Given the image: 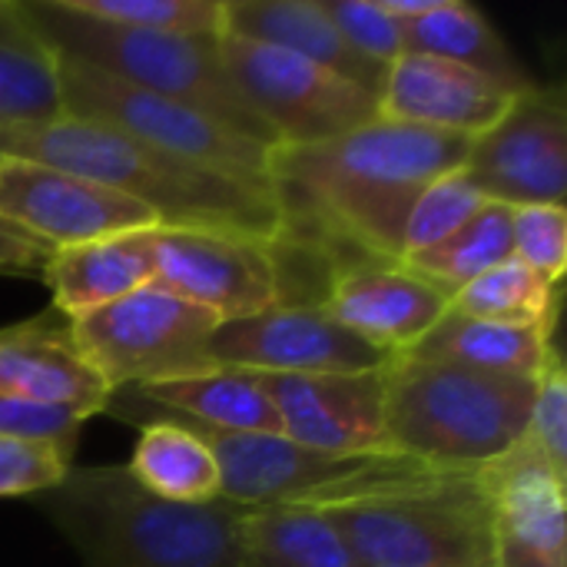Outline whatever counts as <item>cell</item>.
Listing matches in <instances>:
<instances>
[{"mask_svg": "<svg viewBox=\"0 0 567 567\" xmlns=\"http://www.w3.org/2000/svg\"><path fill=\"white\" fill-rule=\"evenodd\" d=\"M239 567H355L322 508H249L239 525Z\"/></svg>", "mask_w": 567, "mask_h": 567, "instance_id": "cell-26", "label": "cell"}, {"mask_svg": "<svg viewBox=\"0 0 567 567\" xmlns=\"http://www.w3.org/2000/svg\"><path fill=\"white\" fill-rule=\"evenodd\" d=\"M555 342V329L505 326L449 309L442 322L405 355L419 362H449L478 372L535 379Z\"/></svg>", "mask_w": 567, "mask_h": 567, "instance_id": "cell-24", "label": "cell"}, {"mask_svg": "<svg viewBox=\"0 0 567 567\" xmlns=\"http://www.w3.org/2000/svg\"><path fill=\"white\" fill-rule=\"evenodd\" d=\"M209 359L216 369L262 375L375 372L392 362L389 352L342 329L322 302H282L246 319L219 322Z\"/></svg>", "mask_w": 567, "mask_h": 567, "instance_id": "cell-13", "label": "cell"}, {"mask_svg": "<svg viewBox=\"0 0 567 567\" xmlns=\"http://www.w3.org/2000/svg\"><path fill=\"white\" fill-rule=\"evenodd\" d=\"M113 389L90 365L70 332V319L47 312L0 329V399L93 419Z\"/></svg>", "mask_w": 567, "mask_h": 567, "instance_id": "cell-18", "label": "cell"}, {"mask_svg": "<svg viewBox=\"0 0 567 567\" xmlns=\"http://www.w3.org/2000/svg\"><path fill=\"white\" fill-rule=\"evenodd\" d=\"M86 567H239L246 505H173L126 465L70 468L60 485L33 495Z\"/></svg>", "mask_w": 567, "mask_h": 567, "instance_id": "cell-3", "label": "cell"}, {"mask_svg": "<svg viewBox=\"0 0 567 567\" xmlns=\"http://www.w3.org/2000/svg\"><path fill=\"white\" fill-rule=\"evenodd\" d=\"M50 256H53V246H47L43 239L0 219V276L40 279Z\"/></svg>", "mask_w": 567, "mask_h": 567, "instance_id": "cell-37", "label": "cell"}, {"mask_svg": "<svg viewBox=\"0 0 567 567\" xmlns=\"http://www.w3.org/2000/svg\"><path fill=\"white\" fill-rule=\"evenodd\" d=\"M219 319L159 282L90 312L70 319L73 342L116 389H146L176 379H193L213 372L209 342Z\"/></svg>", "mask_w": 567, "mask_h": 567, "instance_id": "cell-8", "label": "cell"}, {"mask_svg": "<svg viewBox=\"0 0 567 567\" xmlns=\"http://www.w3.org/2000/svg\"><path fill=\"white\" fill-rule=\"evenodd\" d=\"M156 229H133L53 249L40 272V282L53 299L50 309L63 319H80L153 282Z\"/></svg>", "mask_w": 567, "mask_h": 567, "instance_id": "cell-21", "label": "cell"}, {"mask_svg": "<svg viewBox=\"0 0 567 567\" xmlns=\"http://www.w3.org/2000/svg\"><path fill=\"white\" fill-rule=\"evenodd\" d=\"M219 53L239 93L272 130L276 146L326 143L379 116L375 96L289 50L223 33Z\"/></svg>", "mask_w": 567, "mask_h": 567, "instance_id": "cell-10", "label": "cell"}, {"mask_svg": "<svg viewBox=\"0 0 567 567\" xmlns=\"http://www.w3.org/2000/svg\"><path fill=\"white\" fill-rule=\"evenodd\" d=\"M83 17L199 40H223L226 33V0H66Z\"/></svg>", "mask_w": 567, "mask_h": 567, "instance_id": "cell-30", "label": "cell"}, {"mask_svg": "<svg viewBox=\"0 0 567 567\" xmlns=\"http://www.w3.org/2000/svg\"><path fill=\"white\" fill-rule=\"evenodd\" d=\"M472 140L375 116L309 146H272L269 183L282 236L326 256L365 252L402 262L405 223L422 189L465 163Z\"/></svg>", "mask_w": 567, "mask_h": 567, "instance_id": "cell-1", "label": "cell"}, {"mask_svg": "<svg viewBox=\"0 0 567 567\" xmlns=\"http://www.w3.org/2000/svg\"><path fill=\"white\" fill-rule=\"evenodd\" d=\"M0 156L96 179L146 206L159 226L233 229L269 243L282 236V213L272 193L153 150L103 123L56 116L40 126L0 130Z\"/></svg>", "mask_w": 567, "mask_h": 567, "instance_id": "cell-2", "label": "cell"}, {"mask_svg": "<svg viewBox=\"0 0 567 567\" xmlns=\"http://www.w3.org/2000/svg\"><path fill=\"white\" fill-rule=\"evenodd\" d=\"M512 256L538 272L545 282L561 286L567 269V209L561 203L515 206L512 209Z\"/></svg>", "mask_w": 567, "mask_h": 567, "instance_id": "cell-33", "label": "cell"}, {"mask_svg": "<svg viewBox=\"0 0 567 567\" xmlns=\"http://www.w3.org/2000/svg\"><path fill=\"white\" fill-rule=\"evenodd\" d=\"M402 40L405 53L452 60L515 90L535 83L528 70L518 63V56L508 50L502 33L492 27V20L465 0H439L429 17L402 27Z\"/></svg>", "mask_w": 567, "mask_h": 567, "instance_id": "cell-25", "label": "cell"}, {"mask_svg": "<svg viewBox=\"0 0 567 567\" xmlns=\"http://www.w3.org/2000/svg\"><path fill=\"white\" fill-rule=\"evenodd\" d=\"M0 219L53 249L159 226L146 206L96 179L17 156H0Z\"/></svg>", "mask_w": 567, "mask_h": 567, "instance_id": "cell-14", "label": "cell"}, {"mask_svg": "<svg viewBox=\"0 0 567 567\" xmlns=\"http://www.w3.org/2000/svg\"><path fill=\"white\" fill-rule=\"evenodd\" d=\"M249 375L272 402L282 439L326 455L392 452L382 422L385 369L326 375Z\"/></svg>", "mask_w": 567, "mask_h": 567, "instance_id": "cell-16", "label": "cell"}, {"mask_svg": "<svg viewBox=\"0 0 567 567\" xmlns=\"http://www.w3.org/2000/svg\"><path fill=\"white\" fill-rule=\"evenodd\" d=\"M103 412L140 429L126 465L140 488L173 505H209L223 498L219 465L206 442L159 405L140 399L133 389H116Z\"/></svg>", "mask_w": 567, "mask_h": 567, "instance_id": "cell-20", "label": "cell"}, {"mask_svg": "<svg viewBox=\"0 0 567 567\" xmlns=\"http://www.w3.org/2000/svg\"><path fill=\"white\" fill-rule=\"evenodd\" d=\"M322 309L352 336L399 359L442 322L452 296L405 262L342 252L329 259Z\"/></svg>", "mask_w": 567, "mask_h": 567, "instance_id": "cell-15", "label": "cell"}, {"mask_svg": "<svg viewBox=\"0 0 567 567\" xmlns=\"http://www.w3.org/2000/svg\"><path fill=\"white\" fill-rule=\"evenodd\" d=\"M226 33L306 56L369 96H382L389 66L352 50L322 0H226Z\"/></svg>", "mask_w": 567, "mask_h": 567, "instance_id": "cell-22", "label": "cell"}, {"mask_svg": "<svg viewBox=\"0 0 567 567\" xmlns=\"http://www.w3.org/2000/svg\"><path fill=\"white\" fill-rule=\"evenodd\" d=\"M73 468V455L50 442L0 435V498L40 495L63 482Z\"/></svg>", "mask_w": 567, "mask_h": 567, "instance_id": "cell-34", "label": "cell"}, {"mask_svg": "<svg viewBox=\"0 0 567 567\" xmlns=\"http://www.w3.org/2000/svg\"><path fill=\"white\" fill-rule=\"evenodd\" d=\"M63 116L60 56L33 27L23 0H0V130Z\"/></svg>", "mask_w": 567, "mask_h": 567, "instance_id": "cell-23", "label": "cell"}, {"mask_svg": "<svg viewBox=\"0 0 567 567\" xmlns=\"http://www.w3.org/2000/svg\"><path fill=\"white\" fill-rule=\"evenodd\" d=\"M488 203L542 206L567 196V96L561 83H532L472 140L462 163Z\"/></svg>", "mask_w": 567, "mask_h": 567, "instance_id": "cell-12", "label": "cell"}, {"mask_svg": "<svg viewBox=\"0 0 567 567\" xmlns=\"http://www.w3.org/2000/svg\"><path fill=\"white\" fill-rule=\"evenodd\" d=\"M153 282L213 312L219 322L286 302L279 239L269 243L233 229L159 226Z\"/></svg>", "mask_w": 567, "mask_h": 567, "instance_id": "cell-11", "label": "cell"}, {"mask_svg": "<svg viewBox=\"0 0 567 567\" xmlns=\"http://www.w3.org/2000/svg\"><path fill=\"white\" fill-rule=\"evenodd\" d=\"M322 512L355 567H495V508L478 468L432 472Z\"/></svg>", "mask_w": 567, "mask_h": 567, "instance_id": "cell-6", "label": "cell"}, {"mask_svg": "<svg viewBox=\"0 0 567 567\" xmlns=\"http://www.w3.org/2000/svg\"><path fill=\"white\" fill-rule=\"evenodd\" d=\"M525 439L538 449L545 465L567 482V372L558 342L548 349L538 375Z\"/></svg>", "mask_w": 567, "mask_h": 567, "instance_id": "cell-32", "label": "cell"}, {"mask_svg": "<svg viewBox=\"0 0 567 567\" xmlns=\"http://www.w3.org/2000/svg\"><path fill=\"white\" fill-rule=\"evenodd\" d=\"M23 10L60 60L186 103L213 116L216 123L249 136L252 143H262L269 150L276 146L272 130L229 76L219 40L103 23L76 13L73 7H66V0H23Z\"/></svg>", "mask_w": 567, "mask_h": 567, "instance_id": "cell-5", "label": "cell"}, {"mask_svg": "<svg viewBox=\"0 0 567 567\" xmlns=\"http://www.w3.org/2000/svg\"><path fill=\"white\" fill-rule=\"evenodd\" d=\"M535 379L399 355L385 365L382 422L392 452L475 472L525 439Z\"/></svg>", "mask_w": 567, "mask_h": 567, "instance_id": "cell-4", "label": "cell"}, {"mask_svg": "<svg viewBox=\"0 0 567 567\" xmlns=\"http://www.w3.org/2000/svg\"><path fill=\"white\" fill-rule=\"evenodd\" d=\"M163 412L206 442V449L213 452V458L219 465L223 498L233 505H246V508H266V505L332 508V505L359 502L375 492L412 485L432 472H442V468H429L402 452L326 455V452L302 449L282 435L219 432V429L189 422L169 409H163Z\"/></svg>", "mask_w": 567, "mask_h": 567, "instance_id": "cell-7", "label": "cell"}, {"mask_svg": "<svg viewBox=\"0 0 567 567\" xmlns=\"http://www.w3.org/2000/svg\"><path fill=\"white\" fill-rule=\"evenodd\" d=\"M342 40L362 56L392 66L405 53L402 27L382 10L379 0H322Z\"/></svg>", "mask_w": 567, "mask_h": 567, "instance_id": "cell-35", "label": "cell"}, {"mask_svg": "<svg viewBox=\"0 0 567 567\" xmlns=\"http://www.w3.org/2000/svg\"><path fill=\"white\" fill-rule=\"evenodd\" d=\"M505 259H512V206L485 203L458 233L402 262L439 289H445L449 296H455L462 286H468Z\"/></svg>", "mask_w": 567, "mask_h": 567, "instance_id": "cell-29", "label": "cell"}, {"mask_svg": "<svg viewBox=\"0 0 567 567\" xmlns=\"http://www.w3.org/2000/svg\"><path fill=\"white\" fill-rule=\"evenodd\" d=\"M495 508V567H567L565 485L522 439L478 468Z\"/></svg>", "mask_w": 567, "mask_h": 567, "instance_id": "cell-17", "label": "cell"}, {"mask_svg": "<svg viewBox=\"0 0 567 567\" xmlns=\"http://www.w3.org/2000/svg\"><path fill=\"white\" fill-rule=\"evenodd\" d=\"M83 425L86 422L70 415V412L33 409V405H20V402H10V399H0V435L50 442V445H60L63 452L73 455Z\"/></svg>", "mask_w": 567, "mask_h": 567, "instance_id": "cell-36", "label": "cell"}, {"mask_svg": "<svg viewBox=\"0 0 567 567\" xmlns=\"http://www.w3.org/2000/svg\"><path fill=\"white\" fill-rule=\"evenodd\" d=\"M452 309L525 329H555L561 309V286L545 282L515 256L492 266L452 296Z\"/></svg>", "mask_w": 567, "mask_h": 567, "instance_id": "cell-28", "label": "cell"}, {"mask_svg": "<svg viewBox=\"0 0 567 567\" xmlns=\"http://www.w3.org/2000/svg\"><path fill=\"white\" fill-rule=\"evenodd\" d=\"M60 96L63 116L113 126L153 150L189 159L252 189L272 193L269 183V146L216 123L213 116L120 83L106 73L86 70L80 63L60 60ZM276 196V193H272Z\"/></svg>", "mask_w": 567, "mask_h": 567, "instance_id": "cell-9", "label": "cell"}, {"mask_svg": "<svg viewBox=\"0 0 567 567\" xmlns=\"http://www.w3.org/2000/svg\"><path fill=\"white\" fill-rule=\"evenodd\" d=\"M485 203L488 199L482 196V189L468 179V173L462 166L432 179L409 213L405 239H402V246H405L402 259L425 252V249L439 246L442 239H449L452 233H458Z\"/></svg>", "mask_w": 567, "mask_h": 567, "instance_id": "cell-31", "label": "cell"}, {"mask_svg": "<svg viewBox=\"0 0 567 567\" xmlns=\"http://www.w3.org/2000/svg\"><path fill=\"white\" fill-rule=\"evenodd\" d=\"M518 93L522 90L462 63L425 53H402L389 66L379 96V116L475 140L512 106Z\"/></svg>", "mask_w": 567, "mask_h": 567, "instance_id": "cell-19", "label": "cell"}, {"mask_svg": "<svg viewBox=\"0 0 567 567\" xmlns=\"http://www.w3.org/2000/svg\"><path fill=\"white\" fill-rule=\"evenodd\" d=\"M133 392L206 429L239 432V435L246 432L279 435V415L272 402L266 399L259 382L239 369H213L193 379H176V382L146 385Z\"/></svg>", "mask_w": 567, "mask_h": 567, "instance_id": "cell-27", "label": "cell"}]
</instances>
